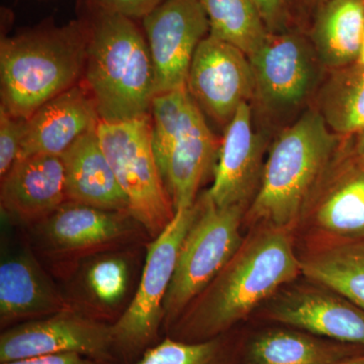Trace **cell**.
Instances as JSON below:
<instances>
[{
    "mask_svg": "<svg viewBox=\"0 0 364 364\" xmlns=\"http://www.w3.org/2000/svg\"><path fill=\"white\" fill-rule=\"evenodd\" d=\"M191 95L188 88L159 93L151 105L152 145L158 167L161 169L181 131L184 111Z\"/></svg>",
    "mask_w": 364,
    "mask_h": 364,
    "instance_id": "83f0119b",
    "label": "cell"
},
{
    "mask_svg": "<svg viewBox=\"0 0 364 364\" xmlns=\"http://www.w3.org/2000/svg\"><path fill=\"white\" fill-rule=\"evenodd\" d=\"M87 46L85 18L2 38L0 107L28 119L46 102L77 85L85 72Z\"/></svg>",
    "mask_w": 364,
    "mask_h": 364,
    "instance_id": "277c9868",
    "label": "cell"
},
{
    "mask_svg": "<svg viewBox=\"0 0 364 364\" xmlns=\"http://www.w3.org/2000/svg\"><path fill=\"white\" fill-rule=\"evenodd\" d=\"M100 6L132 20H143L164 0H95Z\"/></svg>",
    "mask_w": 364,
    "mask_h": 364,
    "instance_id": "4dcf8cb0",
    "label": "cell"
},
{
    "mask_svg": "<svg viewBox=\"0 0 364 364\" xmlns=\"http://www.w3.org/2000/svg\"><path fill=\"white\" fill-rule=\"evenodd\" d=\"M246 330L247 323L200 342L164 336L132 364H240Z\"/></svg>",
    "mask_w": 364,
    "mask_h": 364,
    "instance_id": "d4e9b609",
    "label": "cell"
},
{
    "mask_svg": "<svg viewBox=\"0 0 364 364\" xmlns=\"http://www.w3.org/2000/svg\"><path fill=\"white\" fill-rule=\"evenodd\" d=\"M219 151L202 109L191 97L181 131L160 169L176 210L195 205L200 188L214 176Z\"/></svg>",
    "mask_w": 364,
    "mask_h": 364,
    "instance_id": "e0dca14e",
    "label": "cell"
},
{
    "mask_svg": "<svg viewBox=\"0 0 364 364\" xmlns=\"http://www.w3.org/2000/svg\"><path fill=\"white\" fill-rule=\"evenodd\" d=\"M220 146L214 181L203 195L220 208H249L259 188L264 168V142L254 131L249 102L227 124Z\"/></svg>",
    "mask_w": 364,
    "mask_h": 364,
    "instance_id": "9a60e30c",
    "label": "cell"
},
{
    "mask_svg": "<svg viewBox=\"0 0 364 364\" xmlns=\"http://www.w3.org/2000/svg\"><path fill=\"white\" fill-rule=\"evenodd\" d=\"M66 353L117 360L112 324L75 309L13 326L0 335V363Z\"/></svg>",
    "mask_w": 364,
    "mask_h": 364,
    "instance_id": "8fae6325",
    "label": "cell"
},
{
    "mask_svg": "<svg viewBox=\"0 0 364 364\" xmlns=\"http://www.w3.org/2000/svg\"><path fill=\"white\" fill-rule=\"evenodd\" d=\"M32 230L43 254L50 258L62 277H67L87 258L134 247L150 238L129 212L72 202L63 203L49 217L33 225Z\"/></svg>",
    "mask_w": 364,
    "mask_h": 364,
    "instance_id": "ba28073f",
    "label": "cell"
},
{
    "mask_svg": "<svg viewBox=\"0 0 364 364\" xmlns=\"http://www.w3.org/2000/svg\"><path fill=\"white\" fill-rule=\"evenodd\" d=\"M318 112L337 135H358L364 130V66L336 70L322 91Z\"/></svg>",
    "mask_w": 364,
    "mask_h": 364,
    "instance_id": "484cf974",
    "label": "cell"
},
{
    "mask_svg": "<svg viewBox=\"0 0 364 364\" xmlns=\"http://www.w3.org/2000/svg\"><path fill=\"white\" fill-rule=\"evenodd\" d=\"M186 88L198 107L226 128L239 107L255 95L247 55L208 35L196 48Z\"/></svg>",
    "mask_w": 364,
    "mask_h": 364,
    "instance_id": "5bb4252c",
    "label": "cell"
},
{
    "mask_svg": "<svg viewBox=\"0 0 364 364\" xmlns=\"http://www.w3.org/2000/svg\"><path fill=\"white\" fill-rule=\"evenodd\" d=\"M155 70L156 95L186 87L196 48L210 33L198 0H164L143 18Z\"/></svg>",
    "mask_w": 364,
    "mask_h": 364,
    "instance_id": "4fadbf2b",
    "label": "cell"
},
{
    "mask_svg": "<svg viewBox=\"0 0 364 364\" xmlns=\"http://www.w3.org/2000/svg\"><path fill=\"white\" fill-rule=\"evenodd\" d=\"M335 364H364V353L344 359V360Z\"/></svg>",
    "mask_w": 364,
    "mask_h": 364,
    "instance_id": "e575fe53",
    "label": "cell"
},
{
    "mask_svg": "<svg viewBox=\"0 0 364 364\" xmlns=\"http://www.w3.org/2000/svg\"><path fill=\"white\" fill-rule=\"evenodd\" d=\"M0 364H123L117 360H105L88 358L76 353L56 354V355L40 356Z\"/></svg>",
    "mask_w": 364,
    "mask_h": 364,
    "instance_id": "d6a6232c",
    "label": "cell"
},
{
    "mask_svg": "<svg viewBox=\"0 0 364 364\" xmlns=\"http://www.w3.org/2000/svg\"><path fill=\"white\" fill-rule=\"evenodd\" d=\"M134 247L97 254L79 264L82 267L76 287L78 291L69 299L74 308L111 324L121 317L119 309L128 299L133 279Z\"/></svg>",
    "mask_w": 364,
    "mask_h": 364,
    "instance_id": "44dd1931",
    "label": "cell"
},
{
    "mask_svg": "<svg viewBox=\"0 0 364 364\" xmlns=\"http://www.w3.org/2000/svg\"><path fill=\"white\" fill-rule=\"evenodd\" d=\"M97 105L85 86L74 85L43 105L26 119L20 157L62 156L79 138L97 128Z\"/></svg>",
    "mask_w": 364,
    "mask_h": 364,
    "instance_id": "d6986e66",
    "label": "cell"
},
{
    "mask_svg": "<svg viewBox=\"0 0 364 364\" xmlns=\"http://www.w3.org/2000/svg\"><path fill=\"white\" fill-rule=\"evenodd\" d=\"M301 273L364 310V239L298 252Z\"/></svg>",
    "mask_w": 364,
    "mask_h": 364,
    "instance_id": "cb8c5ba5",
    "label": "cell"
},
{
    "mask_svg": "<svg viewBox=\"0 0 364 364\" xmlns=\"http://www.w3.org/2000/svg\"><path fill=\"white\" fill-rule=\"evenodd\" d=\"M248 58L255 95L272 111L298 107L317 81L320 60L308 33L299 28L268 33L262 46Z\"/></svg>",
    "mask_w": 364,
    "mask_h": 364,
    "instance_id": "7c38bea8",
    "label": "cell"
},
{
    "mask_svg": "<svg viewBox=\"0 0 364 364\" xmlns=\"http://www.w3.org/2000/svg\"><path fill=\"white\" fill-rule=\"evenodd\" d=\"M210 23L208 35L245 53L257 51L268 32L253 0H198Z\"/></svg>",
    "mask_w": 364,
    "mask_h": 364,
    "instance_id": "4316f807",
    "label": "cell"
},
{
    "mask_svg": "<svg viewBox=\"0 0 364 364\" xmlns=\"http://www.w3.org/2000/svg\"><path fill=\"white\" fill-rule=\"evenodd\" d=\"M75 310L68 296L55 286L33 254L28 251L2 258L0 263L1 329Z\"/></svg>",
    "mask_w": 364,
    "mask_h": 364,
    "instance_id": "ac0fdd59",
    "label": "cell"
},
{
    "mask_svg": "<svg viewBox=\"0 0 364 364\" xmlns=\"http://www.w3.org/2000/svg\"><path fill=\"white\" fill-rule=\"evenodd\" d=\"M26 119L11 116L0 107V176L4 177L18 161L25 138Z\"/></svg>",
    "mask_w": 364,
    "mask_h": 364,
    "instance_id": "f1b7e54d",
    "label": "cell"
},
{
    "mask_svg": "<svg viewBox=\"0 0 364 364\" xmlns=\"http://www.w3.org/2000/svg\"><path fill=\"white\" fill-rule=\"evenodd\" d=\"M200 210L182 242L164 303L162 334L221 272L243 242L244 205L220 208L198 196Z\"/></svg>",
    "mask_w": 364,
    "mask_h": 364,
    "instance_id": "52a82bcc",
    "label": "cell"
},
{
    "mask_svg": "<svg viewBox=\"0 0 364 364\" xmlns=\"http://www.w3.org/2000/svg\"><path fill=\"white\" fill-rule=\"evenodd\" d=\"M325 0H289L291 28H299L306 33L314 16Z\"/></svg>",
    "mask_w": 364,
    "mask_h": 364,
    "instance_id": "1f68e13d",
    "label": "cell"
},
{
    "mask_svg": "<svg viewBox=\"0 0 364 364\" xmlns=\"http://www.w3.org/2000/svg\"><path fill=\"white\" fill-rule=\"evenodd\" d=\"M62 158L67 202L129 212L128 198L100 147L97 128L79 138Z\"/></svg>",
    "mask_w": 364,
    "mask_h": 364,
    "instance_id": "7402d4cb",
    "label": "cell"
},
{
    "mask_svg": "<svg viewBox=\"0 0 364 364\" xmlns=\"http://www.w3.org/2000/svg\"><path fill=\"white\" fill-rule=\"evenodd\" d=\"M248 322L289 326L335 341L364 346L363 309L303 273L279 287Z\"/></svg>",
    "mask_w": 364,
    "mask_h": 364,
    "instance_id": "30bf717a",
    "label": "cell"
},
{
    "mask_svg": "<svg viewBox=\"0 0 364 364\" xmlns=\"http://www.w3.org/2000/svg\"><path fill=\"white\" fill-rule=\"evenodd\" d=\"M356 65L364 66V32L363 38V44H361L360 52H359L358 61H356Z\"/></svg>",
    "mask_w": 364,
    "mask_h": 364,
    "instance_id": "d590c367",
    "label": "cell"
},
{
    "mask_svg": "<svg viewBox=\"0 0 364 364\" xmlns=\"http://www.w3.org/2000/svg\"><path fill=\"white\" fill-rule=\"evenodd\" d=\"M269 33H280L291 28L289 0H253Z\"/></svg>",
    "mask_w": 364,
    "mask_h": 364,
    "instance_id": "f546056e",
    "label": "cell"
},
{
    "mask_svg": "<svg viewBox=\"0 0 364 364\" xmlns=\"http://www.w3.org/2000/svg\"><path fill=\"white\" fill-rule=\"evenodd\" d=\"M198 210V200L193 207L177 210L173 220L148 243L142 277L133 299L112 324L114 358L119 363H136L161 340L165 299L182 242Z\"/></svg>",
    "mask_w": 364,
    "mask_h": 364,
    "instance_id": "5b68a950",
    "label": "cell"
},
{
    "mask_svg": "<svg viewBox=\"0 0 364 364\" xmlns=\"http://www.w3.org/2000/svg\"><path fill=\"white\" fill-rule=\"evenodd\" d=\"M100 147L128 198L129 212L156 238L176 214L152 145L151 114L97 127Z\"/></svg>",
    "mask_w": 364,
    "mask_h": 364,
    "instance_id": "8992f818",
    "label": "cell"
},
{
    "mask_svg": "<svg viewBox=\"0 0 364 364\" xmlns=\"http://www.w3.org/2000/svg\"><path fill=\"white\" fill-rule=\"evenodd\" d=\"M364 32V0H325L306 33L321 63L339 70L358 61Z\"/></svg>",
    "mask_w": 364,
    "mask_h": 364,
    "instance_id": "603a6c76",
    "label": "cell"
},
{
    "mask_svg": "<svg viewBox=\"0 0 364 364\" xmlns=\"http://www.w3.org/2000/svg\"><path fill=\"white\" fill-rule=\"evenodd\" d=\"M352 152L354 156L364 162V130L358 134V138H355L352 147Z\"/></svg>",
    "mask_w": 364,
    "mask_h": 364,
    "instance_id": "836d02e7",
    "label": "cell"
},
{
    "mask_svg": "<svg viewBox=\"0 0 364 364\" xmlns=\"http://www.w3.org/2000/svg\"><path fill=\"white\" fill-rule=\"evenodd\" d=\"M67 202L65 166L57 155L21 158L2 177L0 205L11 221L32 227Z\"/></svg>",
    "mask_w": 364,
    "mask_h": 364,
    "instance_id": "2e32d148",
    "label": "cell"
},
{
    "mask_svg": "<svg viewBox=\"0 0 364 364\" xmlns=\"http://www.w3.org/2000/svg\"><path fill=\"white\" fill-rule=\"evenodd\" d=\"M341 153L338 139L318 112H306L282 131L268 153L259 188L246 210L244 233L258 226L293 232Z\"/></svg>",
    "mask_w": 364,
    "mask_h": 364,
    "instance_id": "3957f363",
    "label": "cell"
},
{
    "mask_svg": "<svg viewBox=\"0 0 364 364\" xmlns=\"http://www.w3.org/2000/svg\"><path fill=\"white\" fill-rule=\"evenodd\" d=\"M301 274L293 233L258 226L164 336L183 342L214 338L245 324L279 287Z\"/></svg>",
    "mask_w": 364,
    "mask_h": 364,
    "instance_id": "6da1fadb",
    "label": "cell"
},
{
    "mask_svg": "<svg viewBox=\"0 0 364 364\" xmlns=\"http://www.w3.org/2000/svg\"><path fill=\"white\" fill-rule=\"evenodd\" d=\"M85 87L100 119L124 122L149 114L156 95L149 46L135 21L87 0Z\"/></svg>",
    "mask_w": 364,
    "mask_h": 364,
    "instance_id": "7a4b0ae2",
    "label": "cell"
},
{
    "mask_svg": "<svg viewBox=\"0 0 364 364\" xmlns=\"http://www.w3.org/2000/svg\"><path fill=\"white\" fill-rule=\"evenodd\" d=\"M363 353L361 345L335 341L289 326L247 322L240 364H335Z\"/></svg>",
    "mask_w": 364,
    "mask_h": 364,
    "instance_id": "ffe728a7",
    "label": "cell"
},
{
    "mask_svg": "<svg viewBox=\"0 0 364 364\" xmlns=\"http://www.w3.org/2000/svg\"><path fill=\"white\" fill-rule=\"evenodd\" d=\"M296 252L364 239V162L342 151L293 230Z\"/></svg>",
    "mask_w": 364,
    "mask_h": 364,
    "instance_id": "9c48e42d",
    "label": "cell"
}]
</instances>
